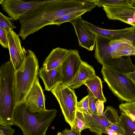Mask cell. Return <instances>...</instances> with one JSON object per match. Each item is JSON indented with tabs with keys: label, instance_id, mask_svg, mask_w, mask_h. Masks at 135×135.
I'll return each instance as SVG.
<instances>
[{
	"label": "cell",
	"instance_id": "1",
	"mask_svg": "<svg viewBox=\"0 0 135 135\" xmlns=\"http://www.w3.org/2000/svg\"><path fill=\"white\" fill-rule=\"evenodd\" d=\"M57 113L55 109L31 111L23 101L16 105L13 122L21 129L23 135H45Z\"/></svg>",
	"mask_w": 135,
	"mask_h": 135
},
{
	"label": "cell",
	"instance_id": "2",
	"mask_svg": "<svg viewBox=\"0 0 135 135\" xmlns=\"http://www.w3.org/2000/svg\"><path fill=\"white\" fill-rule=\"evenodd\" d=\"M59 3L60 0H49L21 16L19 20L21 25L19 36L24 40L45 26L51 25L53 21L61 17Z\"/></svg>",
	"mask_w": 135,
	"mask_h": 135
},
{
	"label": "cell",
	"instance_id": "3",
	"mask_svg": "<svg viewBox=\"0 0 135 135\" xmlns=\"http://www.w3.org/2000/svg\"><path fill=\"white\" fill-rule=\"evenodd\" d=\"M15 72L10 60L3 63L0 68V125L3 126L15 125Z\"/></svg>",
	"mask_w": 135,
	"mask_h": 135
},
{
	"label": "cell",
	"instance_id": "4",
	"mask_svg": "<svg viewBox=\"0 0 135 135\" xmlns=\"http://www.w3.org/2000/svg\"><path fill=\"white\" fill-rule=\"evenodd\" d=\"M38 60L34 53L27 50L25 59L22 67L15 71V92L16 105L23 101L38 75Z\"/></svg>",
	"mask_w": 135,
	"mask_h": 135
},
{
	"label": "cell",
	"instance_id": "5",
	"mask_svg": "<svg viewBox=\"0 0 135 135\" xmlns=\"http://www.w3.org/2000/svg\"><path fill=\"white\" fill-rule=\"evenodd\" d=\"M103 79L112 92L121 101H135V84L125 74L103 66Z\"/></svg>",
	"mask_w": 135,
	"mask_h": 135
},
{
	"label": "cell",
	"instance_id": "6",
	"mask_svg": "<svg viewBox=\"0 0 135 135\" xmlns=\"http://www.w3.org/2000/svg\"><path fill=\"white\" fill-rule=\"evenodd\" d=\"M51 91L59 103L66 121L72 128L76 117L78 102L74 90L60 82Z\"/></svg>",
	"mask_w": 135,
	"mask_h": 135
},
{
	"label": "cell",
	"instance_id": "7",
	"mask_svg": "<svg viewBox=\"0 0 135 135\" xmlns=\"http://www.w3.org/2000/svg\"><path fill=\"white\" fill-rule=\"evenodd\" d=\"M83 114L87 128L98 135L105 134L106 129L110 125L119 122V116L117 110L110 106L106 107L104 112L100 115Z\"/></svg>",
	"mask_w": 135,
	"mask_h": 135
},
{
	"label": "cell",
	"instance_id": "8",
	"mask_svg": "<svg viewBox=\"0 0 135 135\" xmlns=\"http://www.w3.org/2000/svg\"><path fill=\"white\" fill-rule=\"evenodd\" d=\"M49 0H1L0 4L3 10L14 21L19 20L23 15L37 6Z\"/></svg>",
	"mask_w": 135,
	"mask_h": 135
},
{
	"label": "cell",
	"instance_id": "9",
	"mask_svg": "<svg viewBox=\"0 0 135 135\" xmlns=\"http://www.w3.org/2000/svg\"><path fill=\"white\" fill-rule=\"evenodd\" d=\"M13 30L9 31L7 35L9 51L10 61L15 71L20 69L25 62L27 50L21 45V40Z\"/></svg>",
	"mask_w": 135,
	"mask_h": 135
},
{
	"label": "cell",
	"instance_id": "10",
	"mask_svg": "<svg viewBox=\"0 0 135 135\" xmlns=\"http://www.w3.org/2000/svg\"><path fill=\"white\" fill-rule=\"evenodd\" d=\"M107 17L118 20L135 27V7L129 3L116 6L103 7Z\"/></svg>",
	"mask_w": 135,
	"mask_h": 135
},
{
	"label": "cell",
	"instance_id": "11",
	"mask_svg": "<svg viewBox=\"0 0 135 135\" xmlns=\"http://www.w3.org/2000/svg\"><path fill=\"white\" fill-rule=\"evenodd\" d=\"M80 16L70 22L73 25L78 39L80 46L90 51H93L95 45L97 35L90 30L85 25Z\"/></svg>",
	"mask_w": 135,
	"mask_h": 135
},
{
	"label": "cell",
	"instance_id": "12",
	"mask_svg": "<svg viewBox=\"0 0 135 135\" xmlns=\"http://www.w3.org/2000/svg\"><path fill=\"white\" fill-rule=\"evenodd\" d=\"M23 101L31 111L39 112L46 110L45 96L38 76Z\"/></svg>",
	"mask_w": 135,
	"mask_h": 135
},
{
	"label": "cell",
	"instance_id": "13",
	"mask_svg": "<svg viewBox=\"0 0 135 135\" xmlns=\"http://www.w3.org/2000/svg\"><path fill=\"white\" fill-rule=\"evenodd\" d=\"M82 60L78 51L69 49L62 64V83L65 84L75 74Z\"/></svg>",
	"mask_w": 135,
	"mask_h": 135
},
{
	"label": "cell",
	"instance_id": "14",
	"mask_svg": "<svg viewBox=\"0 0 135 135\" xmlns=\"http://www.w3.org/2000/svg\"><path fill=\"white\" fill-rule=\"evenodd\" d=\"M86 26L98 35L107 38L110 40L122 38H130L135 36V27L131 26L119 30H108L100 28L84 20Z\"/></svg>",
	"mask_w": 135,
	"mask_h": 135
},
{
	"label": "cell",
	"instance_id": "15",
	"mask_svg": "<svg viewBox=\"0 0 135 135\" xmlns=\"http://www.w3.org/2000/svg\"><path fill=\"white\" fill-rule=\"evenodd\" d=\"M95 75L92 66L82 61L79 68L74 76L65 84L72 89L79 88L85 81Z\"/></svg>",
	"mask_w": 135,
	"mask_h": 135
},
{
	"label": "cell",
	"instance_id": "16",
	"mask_svg": "<svg viewBox=\"0 0 135 135\" xmlns=\"http://www.w3.org/2000/svg\"><path fill=\"white\" fill-rule=\"evenodd\" d=\"M102 66L114 71L124 74L135 71V65L132 63L130 56L110 58L105 61Z\"/></svg>",
	"mask_w": 135,
	"mask_h": 135
},
{
	"label": "cell",
	"instance_id": "17",
	"mask_svg": "<svg viewBox=\"0 0 135 135\" xmlns=\"http://www.w3.org/2000/svg\"><path fill=\"white\" fill-rule=\"evenodd\" d=\"M61 64L49 71L42 67L39 69L38 75L43 81L45 90L51 91L59 83L62 82Z\"/></svg>",
	"mask_w": 135,
	"mask_h": 135
},
{
	"label": "cell",
	"instance_id": "18",
	"mask_svg": "<svg viewBox=\"0 0 135 135\" xmlns=\"http://www.w3.org/2000/svg\"><path fill=\"white\" fill-rule=\"evenodd\" d=\"M68 51L59 47L53 49L44 62L43 68L46 71L56 68L62 64Z\"/></svg>",
	"mask_w": 135,
	"mask_h": 135
},
{
	"label": "cell",
	"instance_id": "19",
	"mask_svg": "<svg viewBox=\"0 0 135 135\" xmlns=\"http://www.w3.org/2000/svg\"><path fill=\"white\" fill-rule=\"evenodd\" d=\"M98 100L105 103L107 99L103 92L101 79L96 75L86 80L84 84Z\"/></svg>",
	"mask_w": 135,
	"mask_h": 135
},
{
	"label": "cell",
	"instance_id": "20",
	"mask_svg": "<svg viewBox=\"0 0 135 135\" xmlns=\"http://www.w3.org/2000/svg\"><path fill=\"white\" fill-rule=\"evenodd\" d=\"M119 122L123 130L124 135H135V120L121 113Z\"/></svg>",
	"mask_w": 135,
	"mask_h": 135
},
{
	"label": "cell",
	"instance_id": "21",
	"mask_svg": "<svg viewBox=\"0 0 135 135\" xmlns=\"http://www.w3.org/2000/svg\"><path fill=\"white\" fill-rule=\"evenodd\" d=\"M135 55V46L132 42H128L124 44L118 50L112 53L111 55V58Z\"/></svg>",
	"mask_w": 135,
	"mask_h": 135
},
{
	"label": "cell",
	"instance_id": "22",
	"mask_svg": "<svg viewBox=\"0 0 135 135\" xmlns=\"http://www.w3.org/2000/svg\"><path fill=\"white\" fill-rule=\"evenodd\" d=\"M119 108L121 113L135 120V101L122 103Z\"/></svg>",
	"mask_w": 135,
	"mask_h": 135
},
{
	"label": "cell",
	"instance_id": "23",
	"mask_svg": "<svg viewBox=\"0 0 135 135\" xmlns=\"http://www.w3.org/2000/svg\"><path fill=\"white\" fill-rule=\"evenodd\" d=\"M87 128L83 114L77 110L74 125L71 129L76 132L81 133L83 130Z\"/></svg>",
	"mask_w": 135,
	"mask_h": 135
},
{
	"label": "cell",
	"instance_id": "24",
	"mask_svg": "<svg viewBox=\"0 0 135 135\" xmlns=\"http://www.w3.org/2000/svg\"><path fill=\"white\" fill-rule=\"evenodd\" d=\"M87 12L86 11H82L65 15L53 21L52 22L51 25H56L60 26L64 23L70 22L72 20L81 16Z\"/></svg>",
	"mask_w": 135,
	"mask_h": 135
},
{
	"label": "cell",
	"instance_id": "25",
	"mask_svg": "<svg viewBox=\"0 0 135 135\" xmlns=\"http://www.w3.org/2000/svg\"><path fill=\"white\" fill-rule=\"evenodd\" d=\"M14 20L0 12V28L8 33L9 31L16 28L13 22Z\"/></svg>",
	"mask_w": 135,
	"mask_h": 135
},
{
	"label": "cell",
	"instance_id": "26",
	"mask_svg": "<svg viewBox=\"0 0 135 135\" xmlns=\"http://www.w3.org/2000/svg\"><path fill=\"white\" fill-rule=\"evenodd\" d=\"M96 6L99 7L104 6H116L128 4L129 0H92Z\"/></svg>",
	"mask_w": 135,
	"mask_h": 135
},
{
	"label": "cell",
	"instance_id": "27",
	"mask_svg": "<svg viewBox=\"0 0 135 135\" xmlns=\"http://www.w3.org/2000/svg\"><path fill=\"white\" fill-rule=\"evenodd\" d=\"M77 110L83 113L88 115L92 114L89 107L88 95L83 98L80 101L77 102Z\"/></svg>",
	"mask_w": 135,
	"mask_h": 135
},
{
	"label": "cell",
	"instance_id": "28",
	"mask_svg": "<svg viewBox=\"0 0 135 135\" xmlns=\"http://www.w3.org/2000/svg\"><path fill=\"white\" fill-rule=\"evenodd\" d=\"M108 135H124L123 130L119 122L112 124L106 130V133Z\"/></svg>",
	"mask_w": 135,
	"mask_h": 135
},
{
	"label": "cell",
	"instance_id": "29",
	"mask_svg": "<svg viewBox=\"0 0 135 135\" xmlns=\"http://www.w3.org/2000/svg\"><path fill=\"white\" fill-rule=\"evenodd\" d=\"M87 90L88 92L89 104V108L92 114H94L97 115L95 101L96 98L88 88Z\"/></svg>",
	"mask_w": 135,
	"mask_h": 135
},
{
	"label": "cell",
	"instance_id": "30",
	"mask_svg": "<svg viewBox=\"0 0 135 135\" xmlns=\"http://www.w3.org/2000/svg\"><path fill=\"white\" fill-rule=\"evenodd\" d=\"M7 32L0 28V44L3 48L8 49V44Z\"/></svg>",
	"mask_w": 135,
	"mask_h": 135
},
{
	"label": "cell",
	"instance_id": "31",
	"mask_svg": "<svg viewBox=\"0 0 135 135\" xmlns=\"http://www.w3.org/2000/svg\"><path fill=\"white\" fill-rule=\"evenodd\" d=\"M15 132V129L11 127L0 125V135H13Z\"/></svg>",
	"mask_w": 135,
	"mask_h": 135
},
{
	"label": "cell",
	"instance_id": "32",
	"mask_svg": "<svg viewBox=\"0 0 135 135\" xmlns=\"http://www.w3.org/2000/svg\"><path fill=\"white\" fill-rule=\"evenodd\" d=\"M104 103L97 100L95 102V106L97 112V115H101L104 110Z\"/></svg>",
	"mask_w": 135,
	"mask_h": 135
},
{
	"label": "cell",
	"instance_id": "33",
	"mask_svg": "<svg viewBox=\"0 0 135 135\" xmlns=\"http://www.w3.org/2000/svg\"><path fill=\"white\" fill-rule=\"evenodd\" d=\"M63 135H81V133H77L71 130L66 129L61 132Z\"/></svg>",
	"mask_w": 135,
	"mask_h": 135
},
{
	"label": "cell",
	"instance_id": "34",
	"mask_svg": "<svg viewBox=\"0 0 135 135\" xmlns=\"http://www.w3.org/2000/svg\"><path fill=\"white\" fill-rule=\"evenodd\" d=\"M125 74L135 84V71Z\"/></svg>",
	"mask_w": 135,
	"mask_h": 135
},
{
	"label": "cell",
	"instance_id": "35",
	"mask_svg": "<svg viewBox=\"0 0 135 135\" xmlns=\"http://www.w3.org/2000/svg\"><path fill=\"white\" fill-rule=\"evenodd\" d=\"M129 3L132 6L135 7V0H129Z\"/></svg>",
	"mask_w": 135,
	"mask_h": 135
},
{
	"label": "cell",
	"instance_id": "36",
	"mask_svg": "<svg viewBox=\"0 0 135 135\" xmlns=\"http://www.w3.org/2000/svg\"><path fill=\"white\" fill-rule=\"evenodd\" d=\"M57 135H63L61 132H58Z\"/></svg>",
	"mask_w": 135,
	"mask_h": 135
}]
</instances>
